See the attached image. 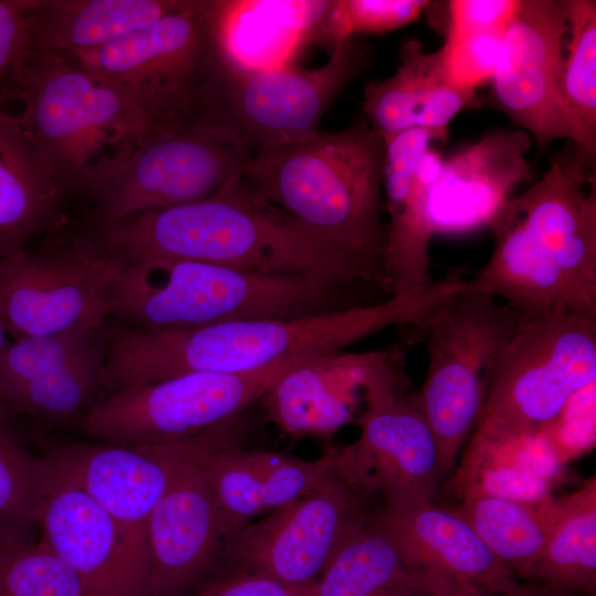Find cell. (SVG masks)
Returning <instances> with one entry per match:
<instances>
[{
	"label": "cell",
	"instance_id": "cell-1",
	"mask_svg": "<svg viewBox=\"0 0 596 596\" xmlns=\"http://www.w3.org/2000/svg\"><path fill=\"white\" fill-rule=\"evenodd\" d=\"M84 232L123 263L185 259L295 276L345 291L358 285L382 290L360 262L264 199L242 175L209 199L88 223Z\"/></svg>",
	"mask_w": 596,
	"mask_h": 596
},
{
	"label": "cell",
	"instance_id": "cell-2",
	"mask_svg": "<svg viewBox=\"0 0 596 596\" xmlns=\"http://www.w3.org/2000/svg\"><path fill=\"white\" fill-rule=\"evenodd\" d=\"M422 312L414 297L392 296L294 320H244L189 329L104 324L107 393L177 375L248 373L277 362L337 352Z\"/></svg>",
	"mask_w": 596,
	"mask_h": 596
},
{
	"label": "cell",
	"instance_id": "cell-3",
	"mask_svg": "<svg viewBox=\"0 0 596 596\" xmlns=\"http://www.w3.org/2000/svg\"><path fill=\"white\" fill-rule=\"evenodd\" d=\"M384 142L365 118L252 156L242 178L259 195L349 254L391 297L383 212Z\"/></svg>",
	"mask_w": 596,
	"mask_h": 596
},
{
	"label": "cell",
	"instance_id": "cell-4",
	"mask_svg": "<svg viewBox=\"0 0 596 596\" xmlns=\"http://www.w3.org/2000/svg\"><path fill=\"white\" fill-rule=\"evenodd\" d=\"M360 306L348 291L307 279L185 259L125 263L108 318L149 329L244 320H294Z\"/></svg>",
	"mask_w": 596,
	"mask_h": 596
},
{
	"label": "cell",
	"instance_id": "cell-5",
	"mask_svg": "<svg viewBox=\"0 0 596 596\" xmlns=\"http://www.w3.org/2000/svg\"><path fill=\"white\" fill-rule=\"evenodd\" d=\"M233 1L182 0L174 10L104 46L61 53L164 127L200 121L224 52Z\"/></svg>",
	"mask_w": 596,
	"mask_h": 596
},
{
	"label": "cell",
	"instance_id": "cell-6",
	"mask_svg": "<svg viewBox=\"0 0 596 596\" xmlns=\"http://www.w3.org/2000/svg\"><path fill=\"white\" fill-rule=\"evenodd\" d=\"M19 121L64 198L93 169L160 128L108 83L57 54H33Z\"/></svg>",
	"mask_w": 596,
	"mask_h": 596
},
{
	"label": "cell",
	"instance_id": "cell-7",
	"mask_svg": "<svg viewBox=\"0 0 596 596\" xmlns=\"http://www.w3.org/2000/svg\"><path fill=\"white\" fill-rule=\"evenodd\" d=\"M252 152L233 132L201 121L160 127L89 171L66 195L100 223L209 199L242 175Z\"/></svg>",
	"mask_w": 596,
	"mask_h": 596
},
{
	"label": "cell",
	"instance_id": "cell-8",
	"mask_svg": "<svg viewBox=\"0 0 596 596\" xmlns=\"http://www.w3.org/2000/svg\"><path fill=\"white\" fill-rule=\"evenodd\" d=\"M520 316L472 278L415 328L425 336L428 369L412 402L423 414L450 472L481 413L491 371Z\"/></svg>",
	"mask_w": 596,
	"mask_h": 596
},
{
	"label": "cell",
	"instance_id": "cell-9",
	"mask_svg": "<svg viewBox=\"0 0 596 596\" xmlns=\"http://www.w3.org/2000/svg\"><path fill=\"white\" fill-rule=\"evenodd\" d=\"M371 47L354 36L336 42L313 70L254 67L224 49L206 88L200 121L233 132L252 156L307 139L343 89L370 65Z\"/></svg>",
	"mask_w": 596,
	"mask_h": 596
},
{
	"label": "cell",
	"instance_id": "cell-10",
	"mask_svg": "<svg viewBox=\"0 0 596 596\" xmlns=\"http://www.w3.org/2000/svg\"><path fill=\"white\" fill-rule=\"evenodd\" d=\"M596 381V316H520L491 371L480 419L540 430Z\"/></svg>",
	"mask_w": 596,
	"mask_h": 596
},
{
	"label": "cell",
	"instance_id": "cell-11",
	"mask_svg": "<svg viewBox=\"0 0 596 596\" xmlns=\"http://www.w3.org/2000/svg\"><path fill=\"white\" fill-rule=\"evenodd\" d=\"M125 263L67 224L41 245L0 257V318L11 340L43 337L108 318L110 289Z\"/></svg>",
	"mask_w": 596,
	"mask_h": 596
},
{
	"label": "cell",
	"instance_id": "cell-12",
	"mask_svg": "<svg viewBox=\"0 0 596 596\" xmlns=\"http://www.w3.org/2000/svg\"><path fill=\"white\" fill-rule=\"evenodd\" d=\"M298 360L248 373H188L123 387L106 394L76 428L91 439L131 447L183 441L238 417Z\"/></svg>",
	"mask_w": 596,
	"mask_h": 596
},
{
	"label": "cell",
	"instance_id": "cell-13",
	"mask_svg": "<svg viewBox=\"0 0 596 596\" xmlns=\"http://www.w3.org/2000/svg\"><path fill=\"white\" fill-rule=\"evenodd\" d=\"M363 401L359 438L334 449L336 475L362 499L380 494L387 509L434 502L445 475L434 435L405 393L402 369L370 385Z\"/></svg>",
	"mask_w": 596,
	"mask_h": 596
},
{
	"label": "cell",
	"instance_id": "cell-14",
	"mask_svg": "<svg viewBox=\"0 0 596 596\" xmlns=\"http://www.w3.org/2000/svg\"><path fill=\"white\" fill-rule=\"evenodd\" d=\"M371 515L364 499L333 471L311 491L243 528L233 540L227 571L291 586L316 584L343 542Z\"/></svg>",
	"mask_w": 596,
	"mask_h": 596
},
{
	"label": "cell",
	"instance_id": "cell-15",
	"mask_svg": "<svg viewBox=\"0 0 596 596\" xmlns=\"http://www.w3.org/2000/svg\"><path fill=\"white\" fill-rule=\"evenodd\" d=\"M106 394L104 328L11 340L0 352V403L13 418L76 427Z\"/></svg>",
	"mask_w": 596,
	"mask_h": 596
},
{
	"label": "cell",
	"instance_id": "cell-16",
	"mask_svg": "<svg viewBox=\"0 0 596 596\" xmlns=\"http://www.w3.org/2000/svg\"><path fill=\"white\" fill-rule=\"evenodd\" d=\"M234 536L188 439L172 444V473L147 526L151 596H190L228 570Z\"/></svg>",
	"mask_w": 596,
	"mask_h": 596
},
{
	"label": "cell",
	"instance_id": "cell-17",
	"mask_svg": "<svg viewBox=\"0 0 596 596\" xmlns=\"http://www.w3.org/2000/svg\"><path fill=\"white\" fill-rule=\"evenodd\" d=\"M566 40L564 0H518L491 77V102L541 150L570 139L560 97Z\"/></svg>",
	"mask_w": 596,
	"mask_h": 596
},
{
	"label": "cell",
	"instance_id": "cell-18",
	"mask_svg": "<svg viewBox=\"0 0 596 596\" xmlns=\"http://www.w3.org/2000/svg\"><path fill=\"white\" fill-rule=\"evenodd\" d=\"M505 210L596 315L595 157L575 146L552 156L544 174Z\"/></svg>",
	"mask_w": 596,
	"mask_h": 596
},
{
	"label": "cell",
	"instance_id": "cell-19",
	"mask_svg": "<svg viewBox=\"0 0 596 596\" xmlns=\"http://www.w3.org/2000/svg\"><path fill=\"white\" fill-rule=\"evenodd\" d=\"M372 521L396 546L427 596H523L508 568L451 508L434 502L382 508Z\"/></svg>",
	"mask_w": 596,
	"mask_h": 596
},
{
	"label": "cell",
	"instance_id": "cell-20",
	"mask_svg": "<svg viewBox=\"0 0 596 596\" xmlns=\"http://www.w3.org/2000/svg\"><path fill=\"white\" fill-rule=\"evenodd\" d=\"M237 418L188 439L234 538L259 515L311 491L336 467L334 449L312 460L244 449L236 444Z\"/></svg>",
	"mask_w": 596,
	"mask_h": 596
},
{
	"label": "cell",
	"instance_id": "cell-21",
	"mask_svg": "<svg viewBox=\"0 0 596 596\" xmlns=\"http://www.w3.org/2000/svg\"><path fill=\"white\" fill-rule=\"evenodd\" d=\"M43 457L108 513L149 584L147 526L171 478L172 444L77 441L56 445Z\"/></svg>",
	"mask_w": 596,
	"mask_h": 596
},
{
	"label": "cell",
	"instance_id": "cell-22",
	"mask_svg": "<svg viewBox=\"0 0 596 596\" xmlns=\"http://www.w3.org/2000/svg\"><path fill=\"white\" fill-rule=\"evenodd\" d=\"M44 460L41 539L78 575L85 596H151L121 532L85 491Z\"/></svg>",
	"mask_w": 596,
	"mask_h": 596
},
{
	"label": "cell",
	"instance_id": "cell-23",
	"mask_svg": "<svg viewBox=\"0 0 596 596\" xmlns=\"http://www.w3.org/2000/svg\"><path fill=\"white\" fill-rule=\"evenodd\" d=\"M532 143L522 129H499L443 158L428 200L433 235L490 228L515 189L534 180Z\"/></svg>",
	"mask_w": 596,
	"mask_h": 596
},
{
	"label": "cell",
	"instance_id": "cell-24",
	"mask_svg": "<svg viewBox=\"0 0 596 596\" xmlns=\"http://www.w3.org/2000/svg\"><path fill=\"white\" fill-rule=\"evenodd\" d=\"M398 361L396 350L311 355L285 369L260 400L286 435L330 437L352 422L359 397Z\"/></svg>",
	"mask_w": 596,
	"mask_h": 596
},
{
	"label": "cell",
	"instance_id": "cell-25",
	"mask_svg": "<svg viewBox=\"0 0 596 596\" xmlns=\"http://www.w3.org/2000/svg\"><path fill=\"white\" fill-rule=\"evenodd\" d=\"M478 102L476 89L448 78L439 50L426 52L412 39L401 46L395 73L364 86L362 107L371 128L385 139L416 127L447 135L451 119Z\"/></svg>",
	"mask_w": 596,
	"mask_h": 596
},
{
	"label": "cell",
	"instance_id": "cell-26",
	"mask_svg": "<svg viewBox=\"0 0 596 596\" xmlns=\"http://www.w3.org/2000/svg\"><path fill=\"white\" fill-rule=\"evenodd\" d=\"M541 430L477 421L453 477L459 502L498 497L535 502L551 494L558 466Z\"/></svg>",
	"mask_w": 596,
	"mask_h": 596
},
{
	"label": "cell",
	"instance_id": "cell-27",
	"mask_svg": "<svg viewBox=\"0 0 596 596\" xmlns=\"http://www.w3.org/2000/svg\"><path fill=\"white\" fill-rule=\"evenodd\" d=\"M65 198L19 118L0 108V257L54 232L65 220Z\"/></svg>",
	"mask_w": 596,
	"mask_h": 596
},
{
	"label": "cell",
	"instance_id": "cell-28",
	"mask_svg": "<svg viewBox=\"0 0 596 596\" xmlns=\"http://www.w3.org/2000/svg\"><path fill=\"white\" fill-rule=\"evenodd\" d=\"M182 0H31L26 9L34 54L94 50L148 25Z\"/></svg>",
	"mask_w": 596,
	"mask_h": 596
},
{
	"label": "cell",
	"instance_id": "cell-29",
	"mask_svg": "<svg viewBox=\"0 0 596 596\" xmlns=\"http://www.w3.org/2000/svg\"><path fill=\"white\" fill-rule=\"evenodd\" d=\"M493 249L473 279L519 316L556 309L589 312L564 275L545 259L505 210L489 228Z\"/></svg>",
	"mask_w": 596,
	"mask_h": 596
},
{
	"label": "cell",
	"instance_id": "cell-30",
	"mask_svg": "<svg viewBox=\"0 0 596 596\" xmlns=\"http://www.w3.org/2000/svg\"><path fill=\"white\" fill-rule=\"evenodd\" d=\"M522 581L596 596V478L556 498L555 520L541 557Z\"/></svg>",
	"mask_w": 596,
	"mask_h": 596
},
{
	"label": "cell",
	"instance_id": "cell-31",
	"mask_svg": "<svg viewBox=\"0 0 596 596\" xmlns=\"http://www.w3.org/2000/svg\"><path fill=\"white\" fill-rule=\"evenodd\" d=\"M316 595L427 596L372 515L333 555L317 581Z\"/></svg>",
	"mask_w": 596,
	"mask_h": 596
},
{
	"label": "cell",
	"instance_id": "cell-32",
	"mask_svg": "<svg viewBox=\"0 0 596 596\" xmlns=\"http://www.w3.org/2000/svg\"><path fill=\"white\" fill-rule=\"evenodd\" d=\"M451 509L521 579L541 557L556 514V498L535 502L498 497L461 501Z\"/></svg>",
	"mask_w": 596,
	"mask_h": 596
},
{
	"label": "cell",
	"instance_id": "cell-33",
	"mask_svg": "<svg viewBox=\"0 0 596 596\" xmlns=\"http://www.w3.org/2000/svg\"><path fill=\"white\" fill-rule=\"evenodd\" d=\"M567 40L560 97L570 140L596 157V1L564 0Z\"/></svg>",
	"mask_w": 596,
	"mask_h": 596
},
{
	"label": "cell",
	"instance_id": "cell-34",
	"mask_svg": "<svg viewBox=\"0 0 596 596\" xmlns=\"http://www.w3.org/2000/svg\"><path fill=\"white\" fill-rule=\"evenodd\" d=\"M13 421L0 403V547L36 542L40 531L44 460L29 450Z\"/></svg>",
	"mask_w": 596,
	"mask_h": 596
},
{
	"label": "cell",
	"instance_id": "cell-35",
	"mask_svg": "<svg viewBox=\"0 0 596 596\" xmlns=\"http://www.w3.org/2000/svg\"><path fill=\"white\" fill-rule=\"evenodd\" d=\"M0 596H85L76 572L42 541L0 547Z\"/></svg>",
	"mask_w": 596,
	"mask_h": 596
},
{
	"label": "cell",
	"instance_id": "cell-36",
	"mask_svg": "<svg viewBox=\"0 0 596 596\" xmlns=\"http://www.w3.org/2000/svg\"><path fill=\"white\" fill-rule=\"evenodd\" d=\"M427 0H340L328 1L312 39L336 42L356 33H384L416 21L430 6Z\"/></svg>",
	"mask_w": 596,
	"mask_h": 596
},
{
	"label": "cell",
	"instance_id": "cell-37",
	"mask_svg": "<svg viewBox=\"0 0 596 596\" xmlns=\"http://www.w3.org/2000/svg\"><path fill=\"white\" fill-rule=\"evenodd\" d=\"M31 0H0V106L17 99L33 56L25 12Z\"/></svg>",
	"mask_w": 596,
	"mask_h": 596
},
{
	"label": "cell",
	"instance_id": "cell-38",
	"mask_svg": "<svg viewBox=\"0 0 596 596\" xmlns=\"http://www.w3.org/2000/svg\"><path fill=\"white\" fill-rule=\"evenodd\" d=\"M540 430L560 464L590 448L595 443V384L577 392Z\"/></svg>",
	"mask_w": 596,
	"mask_h": 596
},
{
	"label": "cell",
	"instance_id": "cell-39",
	"mask_svg": "<svg viewBox=\"0 0 596 596\" xmlns=\"http://www.w3.org/2000/svg\"><path fill=\"white\" fill-rule=\"evenodd\" d=\"M503 34H482L443 44L439 53L446 75L453 82L477 89L491 79Z\"/></svg>",
	"mask_w": 596,
	"mask_h": 596
},
{
	"label": "cell",
	"instance_id": "cell-40",
	"mask_svg": "<svg viewBox=\"0 0 596 596\" xmlns=\"http://www.w3.org/2000/svg\"><path fill=\"white\" fill-rule=\"evenodd\" d=\"M518 0H453L448 2L445 44L482 34H503Z\"/></svg>",
	"mask_w": 596,
	"mask_h": 596
},
{
	"label": "cell",
	"instance_id": "cell-41",
	"mask_svg": "<svg viewBox=\"0 0 596 596\" xmlns=\"http://www.w3.org/2000/svg\"><path fill=\"white\" fill-rule=\"evenodd\" d=\"M316 584L291 586L254 573L227 571L190 596H317Z\"/></svg>",
	"mask_w": 596,
	"mask_h": 596
},
{
	"label": "cell",
	"instance_id": "cell-42",
	"mask_svg": "<svg viewBox=\"0 0 596 596\" xmlns=\"http://www.w3.org/2000/svg\"><path fill=\"white\" fill-rule=\"evenodd\" d=\"M11 338L9 337L6 327L0 318V352L9 344Z\"/></svg>",
	"mask_w": 596,
	"mask_h": 596
}]
</instances>
